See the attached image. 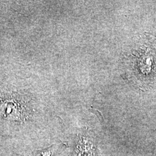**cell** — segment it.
I'll return each instance as SVG.
<instances>
[{
    "label": "cell",
    "instance_id": "cell-1",
    "mask_svg": "<svg viewBox=\"0 0 156 156\" xmlns=\"http://www.w3.org/2000/svg\"><path fill=\"white\" fill-rule=\"evenodd\" d=\"M26 106L9 99H0V116L6 119L15 121L27 120L30 116Z\"/></svg>",
    "mask_w": 156,
    "mask_h": 156
},
{
    "label": "cell",
    "instance_id": "cell-2",
    "mask_svg": "<svg viewBox=\"0 0 156 156\" xmlns=\"http://www.w3.org/2000/svg\"><path fill=\"white\" fill-rule=\"evenodd\" d=\"M73 156H97L94 142L87 135L81 136L76 142Z\"/></svg>",
    "mask_w": 156,
    "mask_h": 156
},
{
    "label": "cell",
    "instance_id": "cell-3",
    "mask_svg": "<svg viewBox=\"0 0 156 156\" xmlns=\"http://www.w3.org/2000/svg\"><path fill=\"white\" fill-rule=\"evenodd\" d=\"M144 58L141 61V65H142V71H150L151 66V57L149 56H146L143 57Z\"/></svg>",
    "mask_w": 156,
    "mask_h": 156
},
{
    "label": "cell",
    "instance_id": "cell-4",
    "mask_svg": "<svg viewBox=\"0 0 156 156\" xmlns=\"http://www.w3.org/2000/svg\"><path fill=\"white\" fill-rule=\"evenodd\" d=\"M35 156H55L54 153L51 149H45L44 150L38 151L36 154Z\"/></svg>",
    "mask_w": 156,
    "mask_h": 156
}]
</instances>
